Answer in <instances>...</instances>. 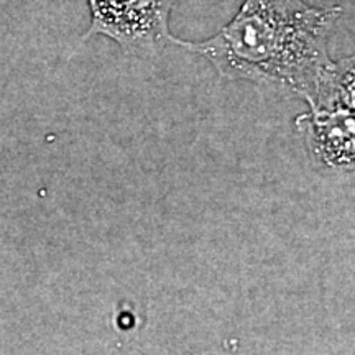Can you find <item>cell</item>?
<instances>
[{
	"instance_id": "1",
	"label": "cell",
	"mask_w": 355,
	"mask_h": 355,
	"mask_svg": "<svg viewBox=\"0 0 355 355\" xmlns=\"http://www.w3.org/2000/svg\"><path fill=\"white\" fill-rule=\"evenodd\" d=\"M343 12L304 0H243L214 37L175 44L206 58L220 78L272 87L309 109L355 105L354 56L334 61L327 50Z\"/></svg>"
},
{
	"instance_id": "3",
	"label": "cell",
	"mask_w": 355,
	"mask_h": 355,
	"mask_svg": "<svg viewBox=\"0 0 355 355\" xmlns=\"http://www.w3.org/2000/svg\"><path fill=\"white\" fill-rule=\"evenodd\" d=\"M354 105L309 109L296 117L311 165L324 175H352L355 165Z\"/></svg>"
},
{
	"instance_id": "2",
	"label": "cell",
	"mask_w": 355,
	"mask_h": 355,
	"mask_svg": "<svg viewBox=\"0 0 355 355\" xmlns=\"http://www.w3.org/2000/svg\"><path fill=\"white\" fill-rule=\"evenodd\" d=\"M91 26L83 40L107 37L133 56H157L175 37L170 17L176 0H87Z\"/></svg>"
}]
</instances>
